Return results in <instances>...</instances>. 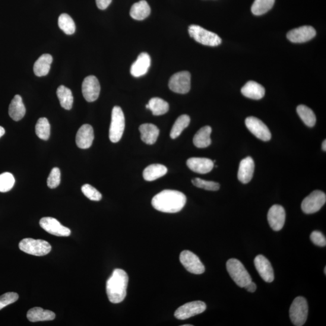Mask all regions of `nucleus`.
I'll list each match as a JSON object with an SVG mask.
<instances>
[{"label": "nucleus", "mask_w": 326, "mask_h": 326, "mask_svg": "<svg viewBox=\"0 0 326 326\" xmlns=\"http://www.w3.org/2000/svg\"><path fill=\"white\" fill-rule=\"evenodd\" d=\"M82 192L86 197L91 201H99L102 197L100 193L90 185H85L82 186Z\"/></svg>", "instance_id": "nucleus-39"}, {"label": "nucleus", "mask_w": 326, "mask_h": 326, "mask_svg": "<svg viewBox=\"0 0 326 326\" xmlns=\"http://www.w3.org/2000/svg\"><path fill=\"white\" fill-rule=\"evenodd\" d=\"M61 171L58 167H54L47 179V186L50 189H55L61 183Z\"/></svg>", "instance_id": "nucleus-40"}, {"label": "nucleus", "mask_w": 326, "mask_h": 326, "mask_svg": "<svg viewBox=\"0 0 326 326\" xmlns=\"http://www.w3.org/2000/svg\"><path fill=\"white\" fill-rule=\"evenodd\" d=\"M244 287L249 293H255L256 289H257V286H256V284L254 282H252V281L248 284H246Z\"/></svg>", "instance_id": "nucleus-44"}, {"label": "nucleus", "mask_w": 326, "mask_h": 326, "mask_svg": "<svg viewBox=\"0 0 326 326\" xmlns=\"http://www.w3.org/2000/svg\"><path fill=\"white\" fill-rule=\"evenodd\" d=\"M97 8L100 10H104L110 5L112 0H96Z\"/></svg>", "instance_id": "nucleus-43"}, {"label": "nucleus", "mask_w": 326, "mask_h": 326, "mask_svg": "<svg viewBox=\"0 0 326 326\" xmlns=\"http://www.w3.org/2000/svg\"><path fill=\"white\" fill-rule=\"evenodd\" d=\"M167 169L165 166L154 164L149 166L143 171V178L146 181L153 182L165 175Z\"/></svg>", "instance_id": "nucleus-29"}, {"label": "nucleus", "mask_w": 326, "mask_h": 326, "mask_svg": "<svg viewBox=\"0 0 326 326\" xmlns=\"http://www.w3.org/2000/svg\"><path fill=\"white\" fill-rule=\"evenodd\" d=\"M183 326H193V325H192V324H185V325H183Z\"/></svg>", "instance_id": "nucleus-47"}, {"label": "nucleus", "mask_w": 326, "mask_h": 326, "mask_svg": "<svg viewBox=\"0 0 326 326\" xmlns=\"http://www.w3.org/2000/svg\"><path fill=\"white\" fill-rule=\"evenodd\" d=\"M190 122H191V118L188 115H183L179 116L174 123L172 130L170 131L171 138L175 139L178 137L184 129L188 127Z\"/></svg>", "instance_id": "nucleus-33"}, {"label": "nucleus", "mask_w": 326, "mask_h": 326, "mask_svg": "<svg viewBox=\"0 0 326 326\" xmlns=\"http://www.w3.org/2000/svg\"><path fill=\"white\" fill-rule=\"evenodd\" d=\"M35 132L38 137L44 140H49L50 135V125L46 118H40L37 123Z\"/></svg>", "instance_id": "nucleus-36"}, {"label": "nucleus", "mask_w": 326, "mask_h": 326, "mask_svg": "<svg viewBox=\"0 0 326 326\" xmlns=\"http://www.w3.org/2000/svg\"><path fill=\"white\" fill-rule=\"evenodd\" d=\"M5 134V130L4 128H3L2 126H0V138L2 137V136L4 135Z\"/></svg>", "instance_id": "nucleus-45"}, {"label": "nucleus", "mask_w": 326, "mask_h": 326, "mask_svg": "<svg viewBox=\"0 0 326 326\" xmlns=\"http://www.w3.org/2000/svg\"><path fill=\"white\" fill-rule=\"evenodd\" d=\"M19 248L27 254L43 256L51 251L52 246L48 242L41 239L26 238L19 243Z\"/></svg>", "instance_id": "nucleus-7"}, {"label": "nucleus", "mask_w": 326, "mask_h": 326, "mask_svg": "<svg viewBox=\"0 0 326 326\" xmlns=\"http://www.w3.org/2000/svg\"><path fill=\"white\" fill-rule=\"evenodd\" d=\"M141 133V140L146 144H154L159 136L160 130L157 126L151 123H145L139 128Z\"/></svg>", "instance_id": "nucleus-23"}, {"label": "nucleus", "mask_w": 326, "mask_h": 326, "mask_svg": "<svg viewBox=\"0 0 326 326\" xmlns=\"http://www.w3.org/2000/svg\"><path fill=\"white\" fill-rule=\"evenodd\" d=\"M308 304L303 297H297L294 300L289 309V317L293 324L302 326L305 324L308 315Z\"/></svg>", "instance_id": "nucleus-6"}, {"label": "nucleus", "mask_w": 326, "mask_h": 326, "mask_svg": "<svg viewBox=\"0 0 326 326\" xmlns=\"http://www.w3.org/2000/svg\"><path fill=\"white\" fill-rule=\"evenodd\" d=\"M169 87L174 93L186 94L191 88V75L189 71L176 73L170 78Z\"/></svg>", "instance_id": "nucleus-8"}, {"label": "nucleus", "mask_w": 326, "mask_h": 326, "mask_svg": "<svg viewBox=\"0 0 326 326\" xmlns=\"http://www.w3.org/2000/svg\"><path fill=\"white\" fill-rule=\"evenodd\" d=\"M149 110H150L154 116H161L168 112L169 103L161 98L154 97L148 103Z\"/></svg>", "instance_id": "nucleus-31"}, {"label": "nucleus", "mask_w": 326, "mask_h": 326, "mask_svg": "<svg viewBox=\"0 0 326 326\" xmlns=\"http://www.w3.org/2000/svg\"><path fill=\"white\" fill-rule=\"evenodd\" d=\"M255 161L250 157L240 161L237 178L243 184H247L252 178L255 172Z\"/></svg>", "instance_id": "nucleus-21"}, {"label": "nucleus", "mask_w": 326, "mask_h": 326, "mask_svg": "<svg viewBox=\"0 0 326 326\" xmlns=\"http://www.w3.org/2000/svg\"><path fill=\"white\" fill-rule=\"evenodd\" d=\"M297 112L305 124L309 127H313L316 123V117L313 111L303 104L297 106Z\"/></svg>", "instance_id": "nucleus-32"}, {"label": "nucleus", "mask_w": 326, "mask_h": 326, "mask_svg": "<svg viewBox=\"0 0 326 326\" xmlns=\"http://www.w3.org/2000/svg\"><path fill=\"white\" fill-rule=\"evenodd\" d=\"M228 273L237 286L244 287L252 281L251 277L244 266L236 259H230L227 262Z\"/></svg>", "instance_id": "nucleus-3"}, {"label": "nucleus", "mask_w": 326, "mask_h": 326, "mask_svg": "<svg viewBox=\"0 0 326 326\" xmlns=\"http://www.w3.org/2000/svg\"><path fill=\"white\" fill-rule=\"evenodd\" d=\"M189 33L196 42L202 45L215 47L220 45L222 40L216 33L208 31L197 25H191L189 27Z\"/></svg>", "instance_id": "nucleus-4"}, {"label": "nucleus", "mask_w": 326, "mask_h": 326, "mask_svg": "<svg viewBox=\"0 0 326 326\" xmlns=\"http://www.w3.org/2000/svg\"><path fill=\"white\" fill-rule=\"evenodd\" d=\"M58 25L59 28L68 35H71L75 32V22L70 16L68 14H62L59 16Z\"/></svg>", "instance_id": "nucleus-35"}, {"label": "nucleus", "mask_w": 326, "mask_h": 326, "mask_svg": "<svg viewBox=\"0 0 326 326\" xmlns=\"http://www.w3.org/2000/svg\"><path fill=\"white\" fill-rule=\"evenodd\" d=\"M316 35V31L312 26H302L289 31L287 39L294 43H303L312 40Z\"/></svg>", "instance_id": "nucleus-16"}, {"label": "nucleus", "mask_w": 326, "mask_h": 326, "mask_svg": "<svg viewBox=\"0 0 326 326\" xmlns=\"http://www.w3.org/2000/svg\"><path fill=\"white\" fill-rule=\"evenodd\" d=\"M55 313L49 310L41 308H33L28 311L27 317L31 322H39L53 320L55 318Z\"/></svg>", "instance_id": "nucleus-25"}, {"label": "nucleus", "mask_w": 326, "mask_h": 326, "mask_svg": "<svg viewBox=\"0 0 326 326\" xmlns=\"http://www.w3.org/2000/svg\"><path fill=\"white\" fill-rule=\"evenodd\" d=\"M245 125L248 130L256 137L264 141H270L271 133L264 122L255 117H249L245 120Z\"/></svg>", "instance_id": "nucleus-12"}, {"label": "nucleus", "mask_w": 326, "mask_h": 326, "mask_svg": "<svg viewBox=\"0 0 326 326\" xmlns=\"http://www.w3.org/2000/svg\"><path fill=\"white\" fill-rule=\"evenodd\" d=\"M151 62L150 56L147 53H141L131 66V75L135 78L143 77L150 69Z\"/></svg>", "instance_id": "nucleus-20"}, {"label": "nucleus", "mask_w": 326, "mask_h": 326, "mask_svg": "<svg viewBox=\"0 0 326 326\" xmlns=\"http://www.w3.org/2000/svg\"><path fill=\"white\" fill-rule=\"evenodd\" d=\"M125 128L124 114L120 106L113 107L112 115L109 137L113 143H118L122 138Z\"/></svg>", "instance_id": "nucleus-5"}, {"label": "nucleus", "mask_w": 326, "mask_h": 326, "mask_svg": "<svg viewBox=\"0 0 326 326\" xmlns=\"http://www.w3.org/2000/svg\"><path fill=\"white\" fill-rule=\"evenodd\" d=\"M212 129L210 126H205L196 133L194 136V144L198 148H207L211 143L210 135Z\"/></svg>", "instance_id": "nucleus-28"}, {"label": "nucleus", "mask_w": 326, "mask_h": 326, "mask_svg": "<svg viewBox=\"0 0 326 326\" xmlns=\"http://www.w3.org/2000/svg\"><path fill=\"white\" fill-rule=\"evenodd\" d=\"M241 93L243 96L254 100H260L264 97L265 90L264 87L258 82L249 81L242 88Z\"/></svg>", "instance_id": "nucleus-22"}, {"label": "nucleus", "mask_w": 326, "mask_h": 326, "mask_svg": "<svg viewBox=\"0 0 326 326\" xmlns=\"http://www.w3.org/2000/svg\"><path fill=\"white\" fill-rule=\"evenodd\" d=\"M324 274H326V267L324 268Z\"/></svg>", "instance_id": "nucleus-48"}, {"label": "nucleus", "mask_w": 326, "mask_h": 326, "mask_svg": "<svg viewBox=\"0 0 326 326\" xmlns=\"http://www.w3.org/2000/svg\"><path fill=\"white\" fill-rule=\"evenodd\" d=\"M26 107L20 95H16L9 107V115L14 121H20L26 115Z\"/></svg>", "instance_id": "nucleus-24"}, {"label": "nucleus", "mask_w": 326, "mask_h": 326, "mask_svg": "<svg viewBox=\"0 0 326 326\" xmlns=\"http://www.w3.org/2000/svg\"><path fill=\"white\" fill-rule=\"evenodd\" d=\"M18 294L15 293H7L0 296V310L11 305L18 300Z\"/></svg>", "instance_id": "nucleus-41"}, {"label": "nucleus", "mask_w": 326, "mask_h": 326, "mask_svg": "<svg viewBox=\"0 0 326 326\" xmlns=\"http://www.w3.org/2000/svg\"><path fill=\"white\" fill-rule=\"evenodd\" d=\"M325 202V193L320 191H315L303 199L302 209L306 214L315 213L320 210Z\"/></svg>", "instance_id": "nucleus-9"}, {"label": "nucleus", "mask_w": 326, "mask_h": 326, "mask_svg": "<svg viewBox=\"0 0 326 326\" xmlns=\"http://www.w3.org/2000/svg\"><path fill=\"white\" fill-rule=\"evenodd\" d=\"M53 61L52 56L49 54H44L34 63L33 71L37 77H44L49 74Z\"/></svg>", "instance_id": "nucleus-26"}, {"label": "nucleus", "mask_w": 326, "mask_h": 326, "mask_svg": "<svg viewBox=\"0 0 326 326\" xmlns=\"http://www.w3.org/2000/svg\"><path fill=\"white\" fill-rule=\"evenodd\" d=\"M94 138L93 127L90 125L85 124L79 128L76 137V142L79 148L88 149L91 147Z\"/></svg>", "instance_id": "nucleus-19"}, {"label": "nucleus", "mask_w": 326, "mask_h": 326, "mask_svg": "<svg viewBox=\"0 0 326 326\" xmlns=\"http://www.w3.org/2000/svg\"><path fill=\"white\" fill-rule=\"evenodd\" d=\"M207 308L205 303L201 301H195L185 304L176 309L175 312V318L181 320L188 319L192 316L200 314Z\"/></svg>", "instance_id": "nucleus-11"}, {"label": "nucleus", "mask_w": 326, "mask_h": 326, "mask_svg": "<svg viewBox=\"0 0 326 326\" xmlns=\"http://www.w3.org/2000/svg\"><path fill=\"white\" fill-rule=\"evenodd\" d=\"M286 220V213L284 208L280 205H274L268 213V223L271 229L278 232L283 229Z\"/></svg>", "instance_id": "nucleus-15"}, {"label": "nucleus", "mask_w": 326, "mask_h": 326, "mask_svg": "<svg viewBox=\"0 0 326 326\" xmlns=\"http://www.w3.org/2000/svg\"><path fill=\"white\" fill-rule=\"evenodd\" d=\"M193 185L198 188L203 189L206 191H217L220 189L219 183L206 181L199 178H196L192 180Z\"/></svg>", "instance_id": "nucleus-38"}, {"label": "nucleus", "mask_w": 326, "mask_h": 326, "mask_svg": "<svg viewBox=\"0 0 326 326\" xmlns=\"http://www.w3.org/2000/svg\"><path fill=\"white\" fill-rule=\"evenodd\" d=\"M310 239H311L312 243L316 245L321 246V247H323L326 245L325 237L323 234L318 232V231L313 232L311 236H310Z\"/></svg>", "instance_id": "nucleus-42"}, {"label": "nucleus", "mask_w": 326, "mask_h": 326, "mask_svg": "<svg viewBox=\"0 0 326 326\" xmlns=\"http://www.w3.org/2000/svg\"><path fill=\"white\" fill-rule=\"evenodd\" d=\"M275 0H255L251 6V12L255 15H264L273 8Z\"/></svg>", "instance_id": "nucleus-34"}, {"label": "nucleus", "mask_w": 326, "mask_h": 326, "mask_svg": "<svg viewBox=\"0 0 326 326\" xmlns=\"http://www.w3.org/2000/svg\"><path fill=\"white\" fill-rule=\"evenodd\" d=\"M56 93L63 108L66 110H71L74 104V96L71 91L64 85H61L57 90Z\"/></svg>", "instance_id": "nucleus-30"}, {"label": "nucleus", "mask_w": 326, "mask_h": 326, "mask_svg": "<svg viewBox=\"0 0 326 326\" xmlns=\"http://www.w3.org/2000/svg\"><path fill=\"white\" fill-rule=\"evenodd\" d=\"M187 166L195 173L205 174L213 169V161L207 158L193 157L187 161Z\"/></svg>", "instance_id": "nucleus-18"}, {"label": "nucleus", "mask_w": 326, "mask_h": 326, "mask_svg": "<svg viewBox=\"0 0 326 326\" xmlns=\"http://www.w3.org/2000/svg\"><path fill=\"white\" fill-rule=\"evenodd\" d=\"M186 201V196L182 192L164 190L154 196L152 205L157 210L163 213H175L182 210Z\"/></svg>", "instance_id": "nucleus-1"}, {"label": "nucleus", "mask_w": 326, "mask_h": 326, "mask_svg": "<svg viewBox=\"0 0 326 326\" xmlns=\"http://www.w3.org/2000/svg\"><path fill=\"white\" fill-rule=\"evenodd\" d=\"M40 226L51 235L59 237H67L71 235V230L63 226L59 221L52 217L43 218L40 221Z\"/></svg>", "instance_id": "nucleus-13"}, {"label": "nucleus", "mask_w": 326, "mask_h": 326, "mask_svg": "<svg viewBox=\"0 0 326 326\" xmlns=\"http://www.w3.org/2000/svg\"><path fill=\"white\" fill-rule=\"evenodd\" d=\"M255 265L263 280L267 283L273 282L274 280V270L268 259L264 256L258 255L255 259Z\"/></svg>", "instance_id": "nucleus-17"}, {"label": "nucleus", "mask_w": 326, "mask_h": 326, "mask_svg": "<svg viewBox=\"0 0 326 326\" xmlns=\"http://www.w3.org/2000/svg\"><path fill=\"white\" fill-rule=\"evenodd\" d=\"M151 8L145 0L135 3L133 5L131 11V17L135 20L141 21L150 16Z\"/></svg>", "instance_id": "nucleus-27"}, {"label": "nucleus", "mask_w": 326, "mask_h": 326, "mask_svg": "<svg viewBox=\"0 0 326 326\" xmlns=\"http://www.w3.org/2000/svg\"><path fill=\"white\" fill-rule=\"evenodd\" d=\"M179 260L182 265L190 273L194 274H203L205 267L200 259L194 252L185 250L182 252Z\"/></svg>", "instance_id": "nucleus-10"}, {"label": "nucleus", "mask_w": 326, "mask_h": 326, "mask_svg": "<svg viewBox=\"0 0 326 326\" xmlns=\"http://www.w3.org/2000/svg\"><path fill=\"white\" fill-rule=\"evenodd\" d=\"M15 180L12 173L5 172L0 175V192L10 191L13 188Z\"/></svg>", "instance_id": "nucleus-37"}, {"label": "nucleus", "mask_w": 326, "mask_h": 326, "mask_svg": "<svg viewBox=\"0 0 326 326\" xmlns=\"http://www.w3.org/2000/svg\"><path fill=\"white\" fill-rule=\"evenodd\" d=\"M129 277L121 269H116L106 282V293L111 302L121 303L126 296Z\"/></svg>", "instance_id": "nucleus-2"}, {"label": "nucleus", "mask_w": 326, "mask_h": 326, "mask_svg": "<svg viewBox=\"0 0 326 326\" xmlns=\"http://www.w3.org/2000/svg\"><path fill=\"white\" fill-rule=\"evenodd\" d=\"M82 94L88 102L96 101L99 96L100 85L97 78L94 76H89L85 78L82 86Z\"/></svg>", "instance_id": "nucleus-14"}, {"label": "nucleus", "mask_w": 326, "mask_h": 326, "mask_svg": "<svg viewBox=\"0 0 326 326\" xmlns=\"http://www.w3.org/2000/svg\"><path fill=\"white\" fill-rule=\"evenodd\" d=\"M322 149L324 151H326V140H325L323 141V143L322 144Z\"/></svg>", "instance_id": "nucleus-46"}]
</instances>
